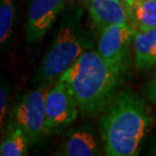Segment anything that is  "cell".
Instances as JSON below:
<instances>
[{
  "label": "cell",
  "mask_w": 156,
  "mask_h": 156,
  "mask_svg": "<svg viewBox=\"0 0 156 156\" xmlns=\"http://www.w3.org/2000/svg\"><path fill=\"white\" fill-rule=\"evenodd\" d=\"M130 21L135 30H149L156 27V0H133Z\"/></svg>",
  "instance_id": "10"
},
{
  "label": "cell",
  "mask_w": 156,
  "mask_h": 156,
  "mask_svg": "<svg viewBox=\"0 0 156 156\" xmlns=\"http://www.w3.org/2000/svg\"><path fill=\"white\" fill-rule=\"evenodd\" d=\"M122 2V4L124 5V7L126 8V10L128 12V15H129V18H130V3H129V0H120Z\"/></svg>",
  "instance_id": "16"
},
{
  "label": "cell",
  "mask_w": 156,
  "mask_h": 156,
  "mask_svg": "<svg viewBox=\"0 0 156 156\" xmlns=\"http://www.w3.org/2000/svg\"><path fill=\"white\" fill-rule=\"evenodd\" d=\"M52 84L40 83L35 89L26 92L12 112V120L23 130L30 143H36L47 134L46 96Z\"/></svg>",
  "instance_id": "4"
},
{
  "label": "cell",
  "mask_w": 156,
  "mask_h": 156,
  "mask_svg": "<svg viewBox=\"0 0 156 156\" xmlns=\"http://www.w3.org/2000/svg\"><path fill=\"white\" fill-rule=\"evenodd\" d=\"M6 107H7V87L2 85L0 88V126L1 128L3 119L6 114Z\"/></svg>",
  "instance_id": "14"
},
{
  "label": "cell",
  "mask_w": 156,
  "mask_h": 156,
  "mask_svg": "<svg viewBox=\"0 0 156 156\" xmlns=\"http://www.w3.org/2000/svg\"><path fill=\"white\" fill-rule=\"evenodd\" d=\"M67 0H32L27 11L26 39L35 42L51 30Z\"/></svg>",
  "instance_id": "7"
},
{
  "label": "cell",
  "mask_w": 156,
  "mask_h": 156,
  "mask_svg": "<svg viewBox=\"0 0 156 156\" xmlns=\"http://www.w3.org/2000/svg\"><path fill=\"white\" fill-rule=\"evenodd\" d=\"M89 16L98 27L108 24L131 23L120 0H89Z\"/></svg>",
  "instance_id": "8"
},
{
  "label": "cell",
  "mask_w": 156,
  "mask_h": 156,
  "mask_svg": "<svg viewBox=\"0 0 156 156\" xmlns=\"http://www.w3.org/2000/svg\"><path fill=\"white\" fill-rule=\"evenodd\" d=\"M86 44L77 24L67 21L60 27L52 47L44 57L34 82L53 84L85 52Z\"/></svg>",
  "instance_id": "3"
},
{
  "label": "cell",
  "mask_w": 156,
  "mask_h": 156,
  "mask_svg": "<svg viewBox=\"0 0 156 156\" xmlns=\"http://www.w3.org/2000/svg\"><path fill=\"white\" fill-rule=\"evenodd\" d=\"M78 105L64 81L58 79L50 86L46 96V131L59 133L75 121Z\"/></svg>",
  "instance_id": "5"
},
{
  "label": "cell",
  "mask_w": 156,
  "mask_h": 156,
  "mask_svg": "<svg viewBox=\"0 0 156 156\" xmlns=\"http://www.w3.org/2000/svg\"><path fill=\"white\" fill-rule=\"evenodd\" d=\"M14 20L13 0H1L0 4V42L3 46L11 35Z\"/></svg>",
  "instance_id": "13"
},
{
  "label": "cell",
  "mask_w": 156,
  "mask_h": 156,
  "mask_svg": "<svg viewBox=\"0 0 156 156\" xmlns=\"http://www.w3.org/2000/svg\"><path fill=\"white\" fill-rule=\"evenodd\" d=\"M133 47L135 64L139 69L156 67V27L149 30H135Z\"/></svg>",
  "instance_id": "9"
},
{
  "label": "cell",
  "mask_w": 156,
  "mask_h": 156,
  "mask_svg": "<svg viewBox=\"0 0 156 156\" xmlns=\"http://www.w3.org/2000/svg\"><path fill=\"white\" fill-rule=\"evenodd\" d=\"M30 143L23 130L14 123L8 125L5 138L0 146L1 156H23L27 154V147Z\"/></svg>",
  "instance_id": "11"
},
{
  "label": "cell",
  "mask_w": 156,
  "mask_h": 156,
  "mask_svg": "<svg viewBox=\"0 0 156 156\" xmlns=\"http://www.w3.org/2000/svg\"><path fill=\"white\" fill-rule=\"evenodd\" d=\"M63 151V154L68 156H92L98 154V148L92 134L86 131H76L66 140Z\"/></svg>",
  "instance_id": "12"
},
{
  "label": "cell",
  "mask_w": 156,
  "mask_h": 156,
  "mask_svg": "<svg viewBox=\"0 0 156 156\" xmlns=\"http://www.w3.org/2000/svg\"><path fill=\"white\" fill-rule=\"evenodd\" d=\"M101 112L99 128L105 154H138L152 121L145 101L130 90H123L115 94Z\"/></svg>",
  "instance_id": "1"
},
{
  "label": "cell",
  "mask_w": 156,
  "mask_h": 156,
  "mask_svg": "<svg viewBox=\"0 0 156 156\" xmlns=\"http://www.w3.org/2000/svg\"><path fill=\"white\" fill-rule=\"evenodd\" d=\"M145 94L151 102L156 105V77L153 78L150 82L145 86Z\"/></svg>",
  "instance_id": "15"
},
{
  "label": "cell",
  "mask_w": 156,
  "mask_h": 156,
  "mask_svg": "<svg viewBox=\"0 0 156 156\" xmlns=\"http://www.w3.org/2000/svg\"><path fill=\"white\" fill-rule=\"evenodd\" d=\"M123 72L96 50L84 52L59 79L72 92L78 110L91 115L101 112L112 101Z\"/></svg>",
  "instance_id": "2"
},
{
  "label": "cell",
  "mask_w": 156,
  "mask_h": 156,
  "mask_svg": "<svg viewBox=\"0 0 156 156\" xmlns=\"http://www.w3.org/2000/svg\"><path fill=\"white\" fill-rule=\"evenodd\" d=\"M134 34L135 29L131 23L99 27L98 52L110 63L125 70Z\"/></svg>",
  "instance_id": "6"
}]
</instances>
